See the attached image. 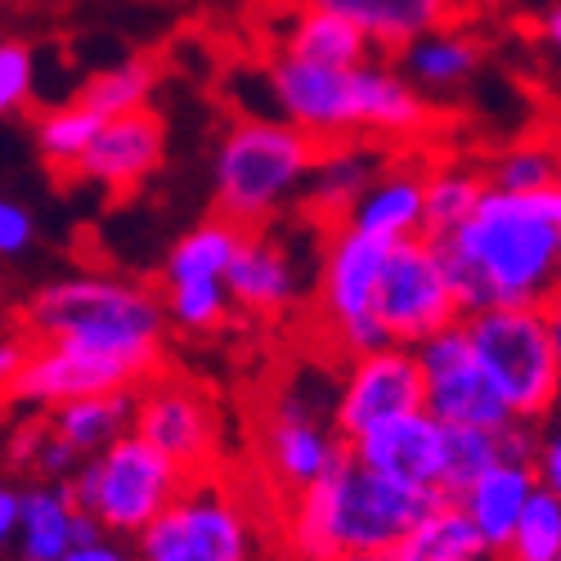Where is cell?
I'll return each instance as SVG.
<instances>
[{
  "label": "cell",
  "instance_id": "obj_13",
  "mask_svg": "<svg viewBox=\"0 0 561 561\" xmlns=\"http://www.w3.org/2000/svg\"><path fill=\"white\" fill-rule=\"evenodd\" d=\"M145 382H149V373L130 359L90 351L77 342H32L27 337L19 368L5 378V396L23 413H50V409L81 400V396L139 391Z\"/></svg>",
  "mask_w": 561,
  "mask_h": 561
},
{
  "label": "cell",
  "instance_id": "obj_3",
  "mask_svg": "<svg viewBox=\"0 0 561 561\" xmlns=\"http://www.w3.org/2000/svg\"><path fill=\"white\" fill-rule=\"evenodd\" d=\"M14 329L32 342H77L130 359L153 378L162 368L171 319L162 288H149L126 274L77 270L36 284L14 310Z\"/></svg>",
  "mask_w": 561,
  "mask_h": 561
},
{
  "label": "cell",
  "instance_id": "obj_29",
  "mask_svg": "<svg viewBox=\"0 0 561 561\" xmlns=\"http://www.w3.org/2000/svg\"><path fill=\"white\" fill-rule=\"evenodd\" d=\"M104 113L95 104H85L81 95L68 100V104H55V108H41L36 122H32V139H36V153L50 171H64V175H77L81 158L95 145V135L104 130Z\"/></svg>",
  "mask_w": 561,
  "mask_h": 561
},
{
  "label": "cell",
  "instance_id": "obj_19",
  "mask_svg": "<svg viewBox=\"0 0 561 561\" xmlns=\"http://www.w3.org/2000/svg\"><path fill=\"white\" fill-rule=\"evenodd\" d=\"M100 535L81 507L72 481H23L19 530L10 535V561H64L81 539Z\"/></svg>",
  "mask_w": 561,
  "mask_h": 561
},
{
  "label": "cell",
  "instance_id": "obj_23",
  "mask_svg": "<svg viewBox=\"0 0 561 561\" xmlns=\"http://www.w3.org/2000/svg\"><path fill=\"white\" fill-rule=\"evenodd\" d=\"M481 59H485L481 36H472L467 27H454V23H445V27L427 32V36L409 41L404 50L396 55V64L404 68V77L417 90H423L427 100H440V95H454V90H462L467 81L477 77Z\"/></svg>",
  "mask_w": 561,
  "mask_h": 561
},
{
  "label": "cell",
  "instance_id": "obj_12",
  "mask_svg": "<svg viewBox=\"0 0 561 561\" xmlns=\"http://www.w3.org/2000/svg\"><path fill=\"white\" fill-rule=\"evenodd\" d=\"M323 233L329 229L314 220H306L301 239L284 229V220L248 229L239 256L229 265V293H233L239 314L261 319V323L293 319L306 306V297H314L319 265L306 270V261L323 252Z\"/></svg>",
  "mask_w": 561,
  "mask_h": 561
},
{
  "label": "cell",
  "instance_id": "obj_35",
  "mask_svg": "<svg viewBox=\"0 0 561 561\" xmlns=\"http://www.w3.org/2000/svg\"><path fill=\"white\" fill-rule=\"evenodd\" d=\"M485 175L494 190H512V194H539L561 184V153L543 139H517V145L499 149L485 162Z\"/></svg>",
  "mask_w": 561,
  "mask_h": 561
},
{
  "label": "cell",
  "instance_id": "obj_30",
  "mask_svg": "<svg viewBox=\"0 0 561 561\" xmlns=\"http://www.w3.org/2000/svg\"><path fill=\"white\" fill-rule=\"evenodd\" d=\"M517 449H535V427H449L445 449V499H458L472 481Z\"/></svg>",
  "mask_w": 561,
  "mask_h": 561
},
{
  "label": "cell",
  "instance_id": "obj_22",
  "mask_svg": "<svg viewBox=\"0 0 561 561\" xmlns=\"http://www.w3.org/2000/svg\"><path fill=\"white\" fill-rule=\"evenodd\" d=\"M539 485L543 481H539V467H535V449H517V454L499 458L481 481L467 485L458 494V503L467 507V517H472L485 530V539L494 548H503L507 535L517 530L522 512L530 507V499H535Z\"/></svg>",
  "mask_w": 561,
  "mask_h": 561
},
{
  "label": "cell",
  "instance_id": "obj_41",
  "mask_svg": "<svg viewBox=\"0 0 561 561\" xmlns=\"http://www.w3.org/2000/svg\"><path fill=\"white\" fill-rule=\"evenodd\" d=\"M19 512H23V481L14 477L5 490H0V539H5V543L19 530Z\"/></svg>",
  "mask_w": 561,
  "mask_h": 561
},
{
  "label": "cell",
  "instance_id": "obj_34",
  "mask_svg": "<svg viewBox=\"0 0 561 561\" xmlns=\"http://www.w3.org/2000/svg\"><path fill=\"white\" fill-rule=\"evenodd\" d=\"M153 90H158V64L149 55H135V59H122V64L90 77L81 85V100L95 104L104 117H122V113L149 108Z\"/></svg>",
  "mask_w": 561,
  "mask_h": 561
},
{
  "label": "cell",
  "instance_id": "obj_37",
  "mask_svg": "<svg viewBox=\"0 0 561 561\" xmlns=\"http://www.w3.org/2000/svg\"><path fill=\"white\" fill-rule=\"evenodd\" d=\"M36 104V50L27 41L10 36L0 45V108L10 117Z\"/></svg>",
  "mask_w": 561,
  "mask_h": 561
},
{
  "label": "cell",
  "instance_id": "obj_40",
  "mask_svg": "<svg viewBox=\"0 0 561 561\" xmlns=\"http://www.w3.org/2000/svg\"><path fill=\"white\" fill-rule=\"evenodd\" d=\"M64 561H139V548H130V539H117V535H90L81 539Z\"/></svg>",
  "mask_w": 561,
  "mask_h": 561
},
{
  "label": "cell",
  "instance_id": "obj_28",
  "mask_svg": "<svg viewBox=\"0 0 561 561\" xmlns=\"http://www.w3.org/2000/svg\"><path fill=\"white\" fill-rule=\"evenodd\" d=\"M50 423L64 432V440L90 458L135 432V391H104V396H81L59 409H50Z\"/></svg>",
  "mask_w": 561,
  "mask_h": 561
},
{
  "label": "cell",
  "instance_id": "obj_25",
  "mask_svg": "<svg viewBox=\"0 0 561 561\" xmlns=\"http://www.w3.org/2000/svg\"><path fill=\"white\" fill-rule=\"evenodd\" d=\"M278 50L310 59V64H329V68H355L378 50V45H373L368 32L359 23H351L346 14L329 10V5H314V0H301L297 14L284 27Z\"/></svg>",
  "mask_w": 561,
  "mask_h": 561
},
{
  "label": "cell",
  "instance_id": "obj_36",
  "mask_svg": "<svg viewBox=\"0 0 561 561\" xmlns=\"http://www.w3.org/2000/svg\"><path fill=\"white\" fill-rule=\"evenodd\" d=\"M499 561H561V494L539 485L517 530L499 548Z\"/></svg>",
  "mask_w": 561,
  "mask_h": 561
},
{
  "label": "cell",
  "instance_id": "obj_11",
  "mask_svg": "<svg viewBox=\"0 0 561 561\" xmlns=\"http://www.w3.org/2000/svg\"><path fill=\"white\" fill-rule=\"evenodd\" d=\"M378 314H382L387 337L400 346H423L427 337L454 329L467 314L449 256L436 233H417V239H400L387 248L382 284H378Z\"/></svg>",
  "mask_w": 561,
  "mask_h": 561
},
{
  "label": "cell",
  "instance_id": "obj_15",
  "mask_svg": "<svg viewBox=\"0 0 561 561\" xmlns=\"http://www.w3.org/2000/svg\"><path fill=\"white\" fill-rule=\"evenodd\" d=\"M413 409H427V387H423V364H417L413 346L387 342L359 355L337 359V432L351 440L368 436L373 427L404 417Z\"/></svg>",
  "mask_w": 561,
  "mask_h": 561
},
{
  "label": "cell",
  "instance_id": "obj_44",
  "mask_svg": "<svg viewBox=\"0 0 561 561\" xmlns=\"http://www.w3.org/2000/svg\"><path fill=\"white\" fill-rule=\"evenodd\" d=\"M323 561H391V552H337V557H323Z\"/></svg>",
  "mask_w": 561,
  "mask_h": 561
},
{
  "label": "cell",
  "instance_id": "obj_14",
  "mask_svg": "<svg viewBox=\"0 0 561 561\" xmlns=\"http://www.w3.org/2000/svg\"><path fill=\"white\" fill-rule=\"evenodd\" d=\"M135 432L171 454L184 472H216L225 458V417L216 400L180 373L158 368L135 391Z\"/></svg>",
  "mask_w": 561,
  "mask_h": 561
},
{
  "label": "cell",
  "instance_id": "obj_43",
  "mask_svg": "<svg viewBox=\"0 0 561 561\" xmlns=\"http://www.w3.org/2000/svg\"><path fill=\"white\" fill-rule=\"evenodd\" d=\"M543 310H548V323H552V337H557V346H561V288L543 301Z\"/></svg>",
  "mask_w": 561,
  "mask_h": 561
},
{
  "label": "cell",
  "instance_id": "obj_8",
  "mask_svg": "<svg viewBox=\"0 0 561 561\" xmlns=\"http://www.w3.org/2000/svg\"><path fill=\"white\" fill-rule=\"evenodd\" d=\"M139 561H261V517L248 490L216 472L190 477L180 499L135 539Z\"/></svg>",
  "mask_w": 561,
  "mask_h": 561
},
{
  "label": "cell",
  "instance_id": "obj_9",
  "mask_svg": "<svg viewBox=\"0 0 561 561\" xmlns=\"http://www.w3.org/2000/svg\"><path fill=\"white\" fill-rule=\"evenodd\" d=\"M190 477L194 472H184L153 440H145L139 432H126L122 440L90 454L77 467L72 490H77L81 507L90 512V522L104 535L139 539L180 499Z\"/></svg>",
  "mask_w": 561,
  "mask_h": 561
},
{
  "label": "cell",
  "instance_id": "obj_17",
  "mask_svg": "<svg viewBox=\"0 0 561 561\" xmlns=\"http://www.w3.org/2000/svg\"><path fill=\"white\" fill-rule=\"evenodd\" d=\"M445 449H449V423H440L432 409H413L351 440V454L368 462L373 472L436 499H445Z\"/></svg>",
  "mask_w": 561,
  "mask_h": 561
},
{
  "label": "cell",
  "instance_id": "obj_20",
  "mask_svg": "<svg viewBox=\"0 0 561 561\" xmlns=\"http://www.w3.org/2000/svg\"><path fill=\"white\" fill-rule=\"evenodd\" d=\"M387 162H391V145H378V139H342V145H323L297 216H306L323 229L342 225L355 211V203L364 198L368 184L382 175Z\"/></svg>",
  "mask_w": 561,
  "mask_h": 561
},
{
  "label": "cell",
  "instance_id": "obj_4",
  "mask_svg": "<svg viewBox=\"0 0 561 561\" xmlns=\"http://www.w3.org/2000/svg\"><path fill=\"white\" fill-rule=\"evenodd\" d=\"M436 494L409 490L346 454L323 481L278 503V543L288 561L337 552H391Z\"/></svg>",
  "mask_w": 561,
  "mask_h": 561
},
{
  "label": "cell",
  "instance_id": "obj_5",
  "mask_svg": "<svg viewBox=\"0 0 561 561\" xmlns=\"http://www.w3.org/2000/svg\"><path fill=\"white\" fill-rule=\"evenodd\" d=\"M319 153V139L284 117H233L220 130L211 158L216 211L243 229L278 225L284 216L301 211Z\"/></svg>",
  "mask_w": 561,
  "mask_h": 561
},
{
  "label": "cell",
  "instance_id": "obj_39",
  "mask_svg": "<svg viewBox=\"0 0 561 561\" xmlns=\"http://www.w3.org/2000/svg\"><path fill=\"white\" fill-rule=\"evenodd\" d=\"M535 467H539V481L561 494V404L535 427Z\"/></svg>",
  "mask_w": 561,
  "mask_h": 561
},
{
  "label": "cell",
  "instance_id": "obj_6",
  "mask_svg": "<svg viewBox=\"0 0 561 561\" xmlns=\"http://www.w3.org/2000/svg\"><path fill=\"white\" fill-rule=\"evenodd\" d=\"M319 382H329L323 368H306L301 378L278 382L261 409H252V467L274 503L310 490L351 454L333 417L337 396L314 400Z\"/></svg>",
  "mask_w": 561,
  "mask_h": 561
},
{
  "label": "cell",
  "instance_id": "obj_42",
  "mask_svg": "<svg viewBox=\"0 0 561 561\" xmlns=\"http://www.w3.org/2000/svg\"><path fill=\"white\" fill-rule=\"evenodd\" d=\"M539 41L552 55H561V0H552V5L539 14Z\"/></svg>",
  "mask_w": 561,
  "mask_h": 561
},
{
  "label": "cell",
  "instance_id": "obj_24",
  "mask_svg": "<svg viewBox=\"0 0 561 561\" xmlns=\"http://www.w3.org/2000/svg\"><path fill=\"white\" fill-rule=\"evenodd\" d=\"M391 561H499V548L458 499H436L391 548Z\"/></svg>",
  "mask_w": 561,
  "mask_h": 561
},
{
  "label": "cell",
  "instance_id": "obj_1",
  "mask_svg": "<svg viewBox=\"0 0 561 561\" xmlns=\"http://www.w3.org/2000/svg\"><path fill=\"white\" fill-rule=\"evenodd\" d=\"M467 310L543 306L561 288V184L539 194L485 190L477 211L440 233Z\"/></svg>",
  "mask_w": 561,
  "mask_h": 561
},
{
  "label": "cell",
  "instance_id": "obj_2",
  "mask_svg": "<svg viewBox=\"0 0 561 561\" xmlns=\"http://www.w3.org/2000/svg\"><path fill=\"white\" fill-rule=\"evenodd\" d=\"M265 95L274 117L314 135L319 145L378 139V145H417L436 108L400 64L364 59L355 68H329L278 50L265 68Z\"/></svg>",
  "mask_w": 561,
  "mask_h": 561
},
{
  "label": "cell",
  "instance_id": "obj_33",
  "mask_svg": "<svg viewBox=\"0 0 561 561\" xmlns=\"http://www.w3.org/2000/svg\"><path fill=\"white\" fill-rule=\"evenodd\" d=\"M167 301V319L171 329L190 333V337H211L220 333L225 323L239 314L229 293V278H203V284H167L162 288Z\"/></svg>",
  "mask_w": 561,
  "mask_h": 561
},
{
  "label": "cell",
  "instance_id": "obj_27",
  "mask_svg": "<svg viewBox=\"0 0 561 561\" xmlns=\"http://www.w3.org/2000/svg\"><path fill=\"white\" fill-rule=\"evenodd\" d=\"M243 225H233L229 216H207L194 229H184L171 243L162 261V288L167 284H203V278H229V265L243 248Z\"/></svg>",
  "mask_w": 561,
  "mask_h": 561
},
{
  "label": "cell",
  "instance_id": "obj_31",
  "mask_svg": "<svg viewBox=\"0 0 561 561\" xmlns=\"http://www.w3.org/2000/svg\"><path fill=\"white\" fill-rule=\"evenodd\" d=\"M85 458L64 440L50 423V413H23V423L10 432V467L19 481H72Z\"/></svg>",
  "mask_w": 561,
  "mask_h": 561
},
{
  "label": "cell",
  "instance_id": "obj_16",
  "mask_svg": "<svg viewBox=\"0 0 561 561\" xmlns=\"http://www.w3.org/2000/svg\"><path fill=\"white\" fill-rule=\"evenodd\" d=\"M417 351L423 364V387H427V409L449 427H522L512 409L503 404L499 387L467 337V323L458 319L454 329L427 337Z\"/></svg>",
  "mask_w": 561,
  "mask_h": 561
},
{
  "label": "cell",
  "instance_id": "obj_21",
  "mask_svg": "<svg viewBox=\"0 0 561 561\" xmlns=\"http://www.w3.org/2000/svg\"><path fill=\"white\" fill-rule=\"evenodd\" d=\"M342 225H351L359 233H373V239H382V243L432 233L427 229V162L391 158Z\"/></svg>",
  "mask_w": 561,
  "mask_h": 561
},
{
  "label": "cell",
  "instance_id": "obj_7",
  "mask_svg": "<svg viewBox=\"0 0 561 561\" xmlns=\"http://www.w3.org/2000/svg\"><path fill=\"white\" fill-rule=\"evenodd\" d=\"M472 337L490 382L522 427H539L561 404V346L543 306H481L467 310Z\"/></svg>",
  "mask_w": 561,
  "mask_h": 561
},
{
  "label": "cell",
  "instance_id": "obj_32",
  "mask_svg": "<svg viewBox=\"0 0 561 561\" xmlns=\"http://www.w3.org/2000/svg\"><path fill=\"white\" fill-rule=\"evenodd\" d=\"M485 190H490L485 162H467V158L427 162V229L436 233V239L449 229H458L467 216L477 211Z\"/></svg>",
  "mask_w": 561,
  "mask_h": 561
},
{
  "label": "cell",
  "instance_id": "obj_10",
  "mask_svg": "<svg viewBox=\"0 0 561 561\" xmlns=\"http://www.w3.org/2000/svg\"><path fill=\"white\" fill-rule=\"evenodd\" d=\"M387 248L391 243L373 239V233H359L351 225H333L323 233L310 319H314V333L323 337V346L337 359L391 342L382 329V314H378V284H382Z\"/></svg>",
  "mask_w": 561,
  "mask_h": 561
},
{
  "label": "cell",
  "instance_id": "obj_18",
  "mask_svg": "<svg viewBox=\"0 0 561 561\" xmlns=\"http://www.w3.org/2000/svg\"><path fill=\"white\" fill-rule=\"evenodd\" d=\"M162 153H167L162 117L153 108L122 113L104 122V130L95 135V145L77 167V180L100 184L108 194H130L162 167Z\"/></svg>",
  "mask_w": 561,
  "mask_h": 561
},
{
  "label": "cell",
  "instance_id": "obj_26",
  "mask_svg": "<svg viewBox=\"0 0 561 561\" xmlns=\"http://www.w3.org/2000/svg\"><path fill=\"white\" fill-rule=\"evenodd\" d=\"M314 5L346 14L368 32L378 50H391V55H400L409 41L454 23L458 14V0H314Z\"/></svg>",
  "mask_w": 561,
  "mask_h": 561
},
{
  "label": "cell",
  "instance_id": "obj_38",
  "mask_svg": "<svg viewBox=\"0 0 561 561\" xmlns=\"http://www.w3.org/2000/svg\"><path fill=\"white\" fill-rule=\"evenodd\" d=\"M32 243H36V211L27 203H19V198H5L0 203V252L14 261Z\"/></svg>",
  "mask_w": 561,
  "mask_h": 561
}]
</instances>
